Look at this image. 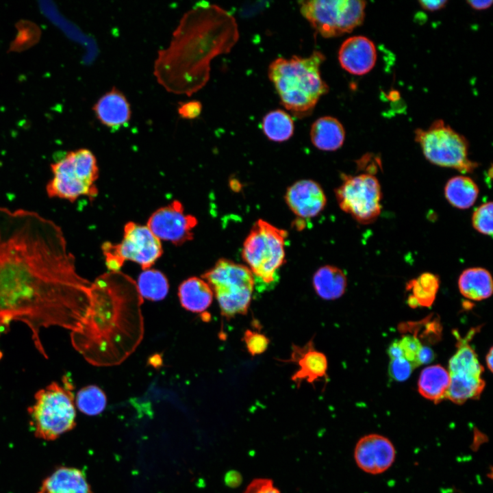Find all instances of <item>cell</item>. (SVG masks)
Wrapping results in <instances>:
<instances>
[{
  "label": "cell",
  "instance_id": "cell-23",
  "mask_svg": "<svg viewBox=\"0 0 493 493\" xmlns=\"http://www.w3.org/2000/svg\"><path fill=\"white\" fill-rule=\"evenodd\" d=\"M449 383V372L440 365H433L422 370L418 381V390L423 397L438 403L446 398Z\"/></svg>",
  "mask_w": 493,
  "mask_h": 493
},
{
  "label": "cell",
  "instance_id": "cell-20",
  "mask_svg": "<svg viewBox=\"0 0 493 493\" xmlns=\"http://www.w3.org/2000/svg\"><path fill=\"white\" fill-rule=\"evenodd\" d=\"M178 296L184 309L194 313H201L210 306L214 293L204 279L192 277L180 284Z\"/></svg>",
  "mask_w": 493,
  "mask_h": 493
},
{
  "label": "cell",
  "instance_id": "cell-5",
  "mask_svg": "<svg viewBox=\"0 0 493 493\" xmlns=\"http://www.w3.org/2000/svg\"><path fill=\"white\" fill-rule=\"evenodd\" d=\"M52 177L46 185L49 198L74 202L79 197H95L99 168L95 156L88 149L67 152L51 164Z\"/></svg>",
  "mask_w": 493,
  "mask_h": 493
},
{
  "label": "cell",
  "instance_id": "cell-40",
  "mask_svg": "<svg viewBox=\"0 0 493 493\" xmlns=\"http://www.w3.org/2000/svg\"><path fill=\"white\" fill-rule=\"evenodd\" d=\"M467 3L476 10H483L490 8L493 1H467Z\"/></svg>",
  "mask_w": 493,
  "mask_h": 493
},
{
  "label": "cell",
  "instance_id": "cell-39",
  "mask_svg": "<svg viewBox=\"0 0 493 493\" xmlns=\"http://www.w3.org/2000/svg\"><path fill=\"white\" fill-rule=\"evenodd\" d=\"M388 353L390 359L404 357L402 349L399 345V340H394L390 344L388 349Z\"/></svg>",
  "mask_w": 493,
  "mask_h": 493
},
{
  "label": "cell",
  "instance_id": "cell-18",
  "mask_svg": "<svg viewBox=\"0 0 493 493\" xmlns=\"http://www.w3.org/2000/svg\"><path fill=\"white\" fill-rule=\"evenodd\" d=\"M36 493L92 492L83 471L60 466L44 479Z\"/></svg>",
  "mask_w": 493,
  "mask_h": 493
},
{
  "label": "cell",
  "instance_id": "cell-28",
  "mask_svg": "<svg viewBox=\"0 0 493 493\" xmlns=\"http://www.w3.org/2000/svg\"><path fill=\"white\" fill-rule=\"evenodd\" d=\"M458 350L449 359V374L481 377L484 371L477 355L466 340H461Z\"/></svg>",
  "mask_w": 493,
  "mask_h": 493
},
{
  "label": "cell",
  "instance_id": "cell-12",
  "mask_svg": "<svg viewBox=\"0 0 493 493\" xmlns=\"http://www.w3.org/2000/svg\"><path fill=\"white\" fill-rule=\"evenodd\" d=\"M197 225V219L184 212L181 202L174 201L155 210L149 218L147 226L160 241L179 245L192 240V231Z\"/></svg>",
  "mask_w": 493,
  "mask_h": 493
},
{
  "label": "cell",
  "instance_id": "cell-36",
  "mask_svg": "<svg viewBox=\"0 0 493 493\" xmlns=\"http://www.w3.org/2000/svg\"><path fill=\"white\" fill-rule=\"evenodd\" d=\"M177 111L182 118L192 120L197 118L201 114L202 104L199 101H189L181 103Z\"/></svg>",
  "mask_w": 493,
  "mask_h": 493
},
{
  "label": "cell",
  "instance_id": "cell-34",
  "mask_svg": "<svg viewBox=\"0 0 493 493\" xmlns=\"http://www.w3.org/2000/svg\"><path fill=\"white\" fill-rule=\"evenodd\" d=\"M414 368L411 362L404 357H400L390 359L388 370L392 379L397 381H404L409 377Z\"/></svg>",
  "mask_w": 493,
  "mask_h": 493
},
{
  "label": "cell",
  "instance_id": "cell-25",
  "mask_svg": "<svg viewBox=\"0 0 493 493\" xmlns=\"http://www.w3.org/2000/svg\"><path fill=\"white\" fill-rule=\"evenodd\" d=\"M440 286L438 275L425 273L417 278L410 280L406 290L411 292L407 303L411 307H430L433 304Z\"/></svg>",
  "mask_w": 493,
  "mask_h": 493
},
{
  "label": "cell",
  "instance_id": "cell-38",
  "mask_svg": "<svg viewBox=\"0 0 493 493\" xmlns=\"http://www.w3.org/2000/svg\"><path fill=\"white\" fill-rule=\"evenodd\" d=\"M446 0H422L419 1L420 6L425 10L433 12L443 8L447 3Z\"/></svg>",
  "mask_w": 493,
  "mask_h": 493
},
{
  "label": "cell",
  "instance_id": "cell-13",
  "mask_svg": "<svg viewBox=\"0 0 493 493\" xmlns=\"http://www.w3.org/2000/svg\"><path fill=\"white\" fill-rule=\"evenodd\" d=\"M396 451L392 442L388 438L377 433L362 437L354 450L357 466L371 475L386 471L394 463Z\"/></svg>",
  "mask_w": 493,
  "mask_h": 493
},
{
  "label": "cell",
  "instance_id": "cell-16",
  "mask_svg": "<svg viewBox=\"0 0 493 493\" xmlns=\"http://www.w3.org/2000/svg\"><path fill=\"white\" fill-rule=\"evenodd\" d=\"M288 361L299 367L291 378L298 387L304 381L312 383L327 377V357L315 349L313 340H309L303 346L293 345Z\"/></svg>",
  "mask_w": 493,
  "mask_h": 493
},
{
  "label": "cell",
  "instance_id": "cell-14",
  "mask_svg": "<svg viewBox=\"0 0 493 493\" xmlns=\"http://www.w3.org/2000/svg\"><path fill=\"white\" fill-rule=\"evenodd\" d=\"M285 200L290 210L303 218L317 216L327 203L322 187L310 179L299 180L291 185L286 190Z\"/></svg>",
  "mask_w": 493,
  "mask_h": 493
},
{
  "label": "cell",
  "instance_id": "cell-11",
  "mask_svg": "<svg viewBox=\"0 0 493 493\" xmlns=\"http://www.w3.org/2000/svg\"><path fill=\"white\" fill-rule=\"evenodd\" d=\"M335 194L341 210L361 224L373 223L381 213V189L373 175H343Z\"/></svg>",
  "mask_w": 493,
  "mask_h": 493
},
{
  "label": "cell",
  "instance_id": "cell-35",
  "mask_svg": "<svg viewBox=\"0 0 493 493\" xmlns=\"http://www.w3.org/2000/svg\"><path fill=\"white\" fill-rule=\"evenodd\" d=\"M243 493H280V491L271 479L257 478L247 485Z\"/></svg>",
  "mask_w": 493,
  "mask_h": 493
},
{
  "label": "cell",
  "instance_id": "cell-31",
  "mask_svg": "<svg viewBox=\"0 0 493 493\" xmlns=\"http://www.w3.org/2000/svg\"><path fill=\"white\" fill-rule=\"evenodd\" d=\"M492 203L486 202L473 212L472 224L475 230L485 236L492 235Z\"/></svg>",
  "mask_w": 493,
  "mask_h": 493
},
{
  "label": "cell",
  "instance_id": "cell-26",
  "mask_svg": "<svg viewBox=\"0 0 493 493\" xmlns=\"http://www.w3.org/2000/svg\"><path fill=\"white\" fill-rule=\"evenodd\" d=\"M450 375V383L446 398L462 405L470 399L479 398L485 385L481 377L462 375Z\"/></svg>",
  "mask_w": 493,
  "mask_h": 493
},
{
  "label": "cell",
  "instance_id": "cell-9",
  "mask_svg": "<svg viewBox=\"0 0 493 493\" xmlns=\"http://www.w3.org/2000/svg\"><path fill=\"white\" fill-rule=\"evenodd\" d=\"M300 12L324 38L340 36L361 25L366 2L359 0H310L299 1Z\"/></svg>",
  "mask_w": 493,
  "mask_h": 493
},
{
  "label": "cell",
  "instance_id": "cell-1",
  "mask_svg": "<svg viewBox=\"0 0 493 493\" xmlns=\"http://www.w3.org/2000/svg\"><path fill=\"white\" fill-rule=\"evenodd\" d=\"M92 303V283L77 273L60 226L34 211L0 205V336L12 323H24L47 358L41 330L79 331Z\"/></svg>",
  "mask_w": 493,
  "mask_h": 493
},
{
  "label": "cell",
  "instance_id": "cell-32",
  "mask_svg": "<svg viewBox=\"0 0 493 493\" xmlns=\"http://www.w3.org/2000/svg\"><path fill=\"white\" fill-rule=\"evenodd\" d=\"M243 341L252 356L263 353L269 344V340L266 336L249 329L245 331Z\"/></svg>",
  "mask_w": 493,
  "mask_h": 493
},
{
  "label": "cell",
  "instance_id": "cell-4",
  "mask_svg": "<svg viewBox=\"0 0 493 493\" xmlns=\"http://www.w3.org/2000/svg\"><path fill=\"white\" fill-rule=\"evenodd\" d=\"M62 383L52 382L37 391L34 402L27 409L34 435L54 441L76 425V409L72 383L66 377Z\"/></svg>",
  "mask_w": 493,
  "mask_h": 493
},
{
  "label": "cell",
  "instance_id": "cell-27",
  "mask_svg": "<svg viewBox=\"0 0 493 493\" xmlns=\"http://www.w3.org/2000/svg\"><path fill=\"white\" fill-rule=\"evenodd\" d=\"M264 135L271 141L281 142L290 139L294 133V125L292 116L282 110L268 112L262 121Z\"/></svg>",
  "mask_w": 493,
  "mask_h": 493
},
{
  "label": "cell",
  "instance_id": "cell-7",
  "mask_svg": "<svg viewBox=\"0 0 493 493\" xmlns=\"http://www.w3.org/2000/svg\"><path fill=\"white\" fill-rule=\"evenodd\" d=\"M202 279L212 288L224 317L229 319L247 312L255 279L246 266L221 258Z\"/></svg>",
  "mask_w": 493,
  "mask_h": 493
},
{
  "label": "cell",
  "instance_id": "cell-22",
  "mask_svg": "<svg viewBox=\"0 0 493 493\" xmlns=\"http://www.w3.org/2000/svg\"><path fill=\"white\" fill-rule=\"evenodd\" d=\"M461 294L473 301L489 298L493 291V282L490 272L483 268H470L464 270L458 280Z\"/></svg>",
  "mask_w": 493,
  "mask_h": 493
},
{
  "label": "cell",
  "instance_id": "cell-37",
  "mask_svg": "<svg viewBox=\"0 0 493 493\" xmlns=\"http://www.w3.org/2000/svg\"><path fill=\"white\" fill-rule=\"evenodd\" d=\"M435 357L433 351L428 346H422L418 355V366L430 363Z\"/></svg>",
  "mask_w": 493,
  "mask_h": 493
},
{
  "label": "cell",
  "instance_id": "cell-24",
  "mask_svg": "<svg viewBox=\"0 0 493 493\" xmlns=\"http://www.w3.org/2000/svg\"><path fill=\"white\" fill-rule=\"evenodd\" d=\"M479 192L477 185L467 176L453 177L447 181L444 187V195L448 203L462 210L472 206Z\"/></svg>",
  "mask_w": 493,
  "mask_h": 493
},
{
  "label": "cell",
  "instance_id": "cell-33",
  "mask_svg": "<svg viewBox=\"0 0 493 493\" xmlns=\"http://www.w3.org/2000/svg\"><path fill=\"white\" fill-rule=\"evenodd\" d=\"M399 342L404 358L411 362L414 368L418 367L417 364L418 355L422 346L419 340L415 336L407 335L399 340Z\"/></svg>",
  "mask_w": 493,
  "mask_h": 493
},
{
  "label": "cell",
  "instance_id": "cell-30",
  "mask_svg": "<svg viewBox=\"0 0 493 493\" xmlns=\"http://www.w3.org/2000/svg\"><path fill=\"white\" fill-rule=\"evenodd\" d=\"M75 403L82 413L88 416H97L105 409L107 398L100 388L90 385L77 392Z\"/></svg>",
  "mask_w": 493,
  "mask_h": 493
},
{
  "label": "cell",
  "instance_id": "cell-29",
  "mask_svg": "<svg viewBox=\"0 0 493 493\" xmlns=\"http://www.w3.org/2000/svg\"><path fill=\"white\" fill-rule=\"evenodd\" d=\"M136 287L141 297L152 301H159L167 295L169 283L162 272L149 268L140 273Z\"/></svg>",
  "mask_w": 493,
  "mask_h": 493
},
{
  "label": "cell",
  "instance_id": "cell-21",
  "mask_svg": "<svg viewBox=\"0 0 493 493\" xmlns=\"http://www.w3.org/2000/svg\"><path fill=\"white\" fill-rule=\"evenodd\" d=\"M312 283L315 292L321 299L334 300L340 298L344 293L347 280L341 269L326 265L315 272Z\"/></svg>",
  "mask_w": 493,
  "mask_h": 493
},
{
  "label": "cell",
  "instance_id": "cell-15",
  "mask_svg": "<svg viewBox=\"0 0 493 493\" xmlns=\"http://www.w3.org/2000/svg\"><path fill=\"white\" fill-rule=\"evenodd\" d=\"M342 68L355 75L370 72L375 65L377 51L375 44L363 36H355L345 40L338 51Z\"/></svg>",
  "mask_w": 493,
  "mask_h": 493
},
{
  "label": "cell",
  "instance_id": "cell-2",
  "mask_svg": "<svg viewBox=\"0 0 493 493\" xmlns=\"http://www.w3.org/2000/svg\"><path fill=\"white\" fill-rule=\"evenodd\" d=\"M238 39L237 24L228 12L197 3L183 15L169 46L158 51L153 74L168 92L191 96L207 82L212 59L228 53Z\"/></svg>",
  "mask_w": 493,
  "mask_h": 493
},
{
  "label": "cell",
  "instance_id": "cell-6",
  "mask_svg": "<svg viewBox=\"0 0 493 493\" xmlns=\"http://www.w3.org/2000/svg\"><path fill=\"white\" fill-rule=\"evenodd\" d=\"M286 230L259 219L245 239L242 257L256 278L264 285L277 280L279 268L285 262Z\"/></svg>",
  "mask_w": 493,
  "mask_h": 493
},
{
  "label": "cell",
  "instance_id": "cell-19",
  "mask_svg": "<svg viewBox=\"0 0 493 493\" xmlns=\"http://www.w3.org/2000/svg\"><path fill=\"white\" fill-rule=\"evenodd\" d=\"M344 138L343 125L334 117L323 116L312 125L310 139L314 146L320 150L336 151L342 146Z\"/></svg>",
  "mask_w": 493,
  "mask_h": 493
},
{
  "label": "cell",
  "instance_id": "cell-41",
  "mask_svg": "<svg viewBox=\"0 0 493 493\" xmlns=\"http://www.w3.org/2000/svg\"><path fill=\"white\" fill-rule=\"evenodd\" d=\"M492 352H493L492 347H491L485 357L486 364H487L488 368L490 370V372H492V357H493Z\"/></svg>",
  "mask_w": 493,
  "mask_h": 493
},
{
  "label": "cell",
  "instance_id": "cell-10",
  "mask_svg": "<svg viewBox=\"0 0 493 493\" xmlns=\"http://www.w3.org/2000/svg\"><path fill=\"white\" fill-rule=\"evenodd\" d=\"M106 266L112 272H118L127 260L138 264L143 270L150 268L163 253L161 241L146 225L134 222L124 227L121 243L103 244Z\"/></svg>",
  "mask_w": 493,
  "mask_h": 493
},
{
  "label": "cell",
  "instance_id": "cell-17",
  "mask_svg": "<svg viewBox=\"0 0 493 493\" xmlns=\"http://www.w3.org/2000/svg\"><path fill=\"white\" fill-rule=\"evenodd\" d=\"M99 122L112 131L127 125L131 119V108L125 96L116 88L102 95L93 106Z\"/></svg>",
  "mask_w": 493,
  "mask_h": 493
},
{
  "label": "cell",
  "instance_id": "cell-8",
  "mask_svg": "<svg viewBox=\"0 0 493 493\" xmlns=\"http://www.w3.org/2000/svg\"><path fill=\"white\" fill-rule=\"evenodd\" d=\"M415 140L426 159L435 165L470 173L478 164L468 157V142L442 120L433 122L427 129H417Z\"/></svg>",
  "mask_w": 493,
  "mask_h": 493
},
{
  "label": "cell",
  "instance_id": "cell-3",
  "mask_svg": "<svg viewBox=\"0 0 493 493\" xmlns=\"http://www.w3.org/2000/svg\"><path fill=\"white\" fill-rule=\"evenodd\" d=\"M325 60L323 53L314 51L305 58H278L268 66L269 79L281 103L299 118L310 114L320 97L329 91L320 75Z\"/></svg>",
  "mask_w": 493,
  "mask_h": 493
}]
</instances>
